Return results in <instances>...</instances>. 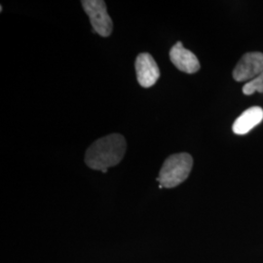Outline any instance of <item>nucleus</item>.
<instances>
[{
	"instance_id": "obj_1",
	"label": "nucleus",
	"mask_w": 263,
	"mask_h": 263,
	"mask_svg": "<svg viewBox=\"0 0 263 263\" xmlns=\"http://www.w3.org/2000/svg\"><path fill=\"white\" fill-rule=\"evenodd\" d=\"M126 149L127 142L122 135H107L90 145L85 154V163L90 169L108 170L122 161Z\"/></svg>"
},
{
	"instance_id": "obj_2",
	"label": "nucleus",
	"mask_w": 263,
	"mask_h": 263,
	"mask_svg": "<svg viewBox=\"0 0 263 263\" xmlns=\"http://www.w3.org/2000/svg\"><path fill=\"white\" fill-rule=\"evenodd\" d=\"M192 167L193 158L190 154L185 152L173 154L165 160L157 180L163 187H176L187 179Z\"/></svg>"
},
{
	"instance_id": "obj_3",
	"label": "nucleus",
	"mask_w": 263,
	"mask_h": 263,
	"mask_svg": "<svg viewBox=\"0 0 263 263\" xmlns=\"http://www.w3.org/2000/svg\"><path fill=\"white\" fill-rule=\"evenodd\" d=\"M81 4L95 32L102 37H108L112 33L113 23L107 13L105 2L103 0H83Z\"/></svg>"
},
{
	"instance_id": "obj_4",
	"label": "nucleus",
	"mask_w": 263,
	"mask_h": 263,
	"mask_svg": "<svg viewBox=\"0 0 263 263\" xmlns=\"http://www.w3.org/2000/svg\"><path fill=\"white\" fill-rule=\"evenodd\" d=\"M263 72V53L249 52L241 58L233 70V78L237 82L252 81Z\"/></svg>"
},
{
	"instance_id": "obj_5",
	"label": "nucleus",
	"mask_w": 263,
	"mask_h": 263,
	"mask_svg": "<svg viewBox=\"0 0 263 263\" xmlns=\"http://www.w3.org/2000/svg\"><path fill=\"white\" fill-rule=\"evenodd\" d=\"M135 68L139 84L143 88H151L160 78L157 63L149 53H141L136 59Z\"/></svg>"
},
{
	"instance_id": "obj_6",
	"label": "nucleus",
	"mask_w": 263,
	"mask_h": 263,
	"mask_svg": "<svg viewBox=\"0 0 263 263\" xmlns=\"http://www.w3.org/2000/svg\"><path fill=\"white\" fill-rule=\"evenodd\" d=\"M170 59L179 70L188 74L197 72L201 67L195 54L183 47L182 43L179 41L171 49Z\"/></svg>"
},
{
	"instance_id": "obj_7",
	"label": "nucleus",
	"mask_w": 263,
	"mask_h": 263,
	"mask_svg": "<svg viewBox=\"0 0 263 263\" xmlns=\"http://www.w3.org/2000/svg\"><path fill=\"white\" fill-rule=\"evenodd\" d=\"M263 120V109L259 106H253L245 110L232 126L233 133L243 136L248 134Z\"/></svg>"
},
{
	"instance_id": "obj_8",
	"label": "nucleus",
	"mask_w": 263,
	"mask_h": 263,
	"mask_svg": "<svg viewBox=\"0 0 263 263\" xmlns=\"http://www.w3.org/2000/svg\"><path fill=\"white\" fill-rule=\"evenodd\" d=\"M255 92L263 93V72L243 87V93L247 96H251Z\"/></svg>"
}]
</instances>
